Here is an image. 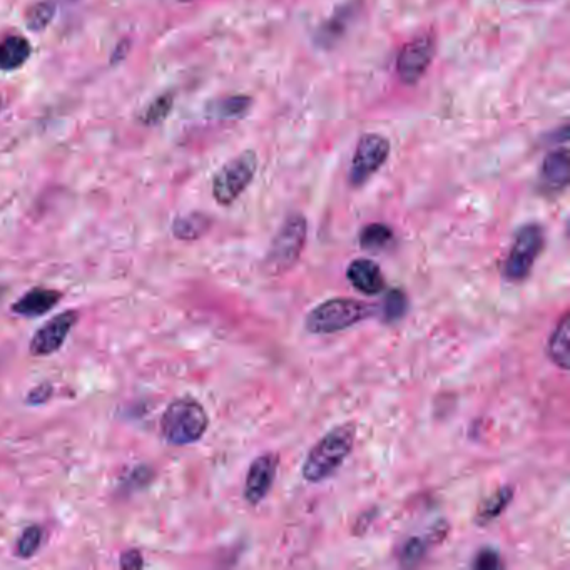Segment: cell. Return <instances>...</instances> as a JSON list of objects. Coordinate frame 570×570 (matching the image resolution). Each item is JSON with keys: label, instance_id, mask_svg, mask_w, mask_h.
I'll list each match as a JSON object with an SVG mask.
<instances>
[{"label": "cell", "instance_id": "obj_1", "mask_svg": "<svg viewBox=\"0 0 570 570\" xmlns=\"http://www.w3.org/2000/svg\"><path fill=\"white\" fill-rule=\"evenodd\" d=\"M355 438H357V427L352 422L338 425L325 433V437H321L316 445H313L310 453L306 455L305 464L301 467V474L306 482L318 484L330 479L331 475L335 474L350 457L355 447Z\"/></svg>", "mask_w": 570, "mask_h": 570}, {"label": "cell", "instance_id": "obj_2", "mask_svg": "<svg viewBox=\"0 0 570 570\" xmlns=\"http://www.w3.org/2000/svg\"><path fill=\"white\" fill-rule=\"evenodd\" d=\"M208 427V413L198 400L191 397L169 403L161 417V435L169 445L176 447L199 442Z\"/></svg>", "mask_w": 570, "mask_h": 570}, {"label": "cell", "instance_id": "obj_3", "mask_svg": "<svg viewBox=\"0 0 570 570\" xmlns=\"http://www.w3.org/2000/svg\"><path fill=\"white\" fill-rule=\"evenodd\" d=\"M375 313V306L352 298H333L316 306L306 316V330L315 335H331L348 330Z\"/></svg>", "mask_w": 570, "mask_h": 570}, {"label": "cell", "instance_id": "obj_4", "mask_svg": "<svg viewBox=\"0 0 570 570\" xmlns=\"http://www.w3.org/2000/svg\"><path fill=\"white\" fill-rule=\"evenodd\" d=\"M308 223L303 214H290L281 224L271 243L265 258V270L268 275L281 276L290 271L300 260L306 243Z\"/></svg>", "mask_w": 570, "mask_h": 570}, {"label": "cell", "instance_id": "obj_5", "mask_svg": "<svg viewBox=\"0 0 570 570\" xmlns=\"http://www.w3.org/2000/svg\"><path fill=\"white\" fill-rule=\"evenodd\" d=\"M545 236L540 224L529 223L522 226L514 243L510 248L509 256L504 263L505 280L510 283H522L529 278L534 270L535 261L544 250Z\"/></svg>", "mask_w": 570, "mask_h": 570}, {"label": "cell", "instance_id": "obj_6", "mask_svg": "<svg viewBox=\"0 0 570 570\" xmlns=\"http://www.w3.org/2000/svg\"><path fill=\"white\" fill-rule=\"evenodd\" d=\"M258 158L253 151H245L224 164L213 179V198L221 206H230L245 193L255 179Z\"/></svg>", "mask_w": 570, "mask_h": 570}, {"label": "cell", "instance_id": "obj_7", "mask_svg": "<svg viewBox=\"0 0 570 570\" xmlns=\"http://www.w3.org/2000/svg\"><path fill=\"white\" fill-rule=\"evenodd\" d=\"M390 156V141L382 134H363L358 141L350 166V184L360 188L382 169Z\"/></svg>", "mask_w": 570, "mask_h": 570}, {"label": "cell", "instance_id": "obj_8", "mask_svg": "<svg viewBox=\"0 0 570 570\" xmlns=\"http://www.w3.org/2000/svg\"><path fill=\"white\" fill-rule=\"evenodd\" d=\"M77 321H79V313L74 310L62 311L46 321L32 336L31 347H29L32 357H49L57 350H61L72 328L77 325Z\"/></svg>", "mask_w": 570, "mask_h": 570}, {"label": "cell", "instance_id": "obj_9", "mask_svg": "<svg viewBox=\"0 0 570 570\" xmlns=\"http://www.w3.org/2000/svg\"><path fill=\"white\" fill-rule=\"evenodd\" d=\"M435 57V39L422 36L408 42L397 59V74L403 84H417Z\"/></svg>", "mask_w": 570, "mask_h": 570}, {"label": "cell", "instance_id": "obj_10", "mask_svg": "<svg viewBox=\"0 0 570 570\" xmlns=\"http://www.w3.org/2000/svg\"><path fill=\"white\" fill-rule=\"evenodd\" d=\"M280 467V457L268 452L253 460L245 482V499L250 505H258L268 497L275 484Z\"/></svg>", "mask_w": 570, "mask_h": 570}, {"label": "cell", "instance_id": "obj_11", "mask_svg": "<svg viewBox=\"0 0 570 570\" xmlns=\"http://www.w3.org/2000/svg\"><path fill=\"white\" fill-rule=\"evenodd\" d=\"M347 278L350 285L363 295H380L385 290V278H383L380 266L372 260H355L350 263L347 270Z\"/></svg>", "mask_w": 570, "mask_h": 570}, {"label": "cell", "instance_id": "obj_12", "mask_svg": "<svg viewBox=\"0 0 570 570\" xmlns=\"http://www.w3.org/2000/svg\"><path fill=\"white\" fill-rule=\"evenodd\" d=\"M61 300V291L52 288H32L12 305V311L26 318H39L54 310Z\"/></svg>", "mask_w": 570, "mask_h": 570}, {"label": "cell", "instance_id": "obj_13", "mask_svg": "<svg viewBox=\"0 0 570 570\" xmlns=\"http://www.w3.org/2000/svg\"><path fill=\"white\" fill-rule=\"evenodd\" d=\"M570 163L567 149H555L545 156L540 166V181L550 191H562L569 186Z\"/></svg>", "mask_w": 570, "mask_h": 570}, {"label": "cell", "instance_id": "obj_14", "mask_svg": "<svg viewBox=\"0 0 570 570\" xmlns=\"http://www.w3.org/2000/svg\"><path fill=\"white\" fill-rule=\"evenodd\" d=\"M32 54V47L26 37L9 36L0 42V71L21 69Z\"/></svg>", "mask_w": 570, "mask_h": 570}, {"label": "cell", "instance_id": "obj_15", "mask_svg": "<svg viewBox=\"0 0 570 570\" xmlns=\"http://www.w3.org/2000/svg\"><path fill=\"white\" fill-rule=\"evenodd\" d=\"M569 321L570 316L565 313V315L560 318L557 326H555L554 333L550 336L549 345H547L550 360H552L557 367L562 368L564 372H567L570 368Z\"/></svg>", "mask_w": 570, "mask_h": 570}, {"label": "cell", "instance_id": "obj_16", "mask_svg": "<svg viewBox=\"0 0 570 570\" xmlns=\"http://www.w3.org/2000/svg\"><path fill=\"white\" fill-rule=\"evenodd\" d=\"M211 219L203 213H191L174 219L173 235L178 240L194 241L208 233Z\"/></svg>", "mask_w": 570, "mask_h": 570}, {"label": "cell", "instance_id": "obj_17", "mask_svg": "<svg viewBox=\"0 0 570 570\" xmlns=\"http://www.w3.org/2000/svg\"><path fill=\"white\" fill-rule=\"evenodd\" d=\"M251 104L253 101L250 96L224 97L211 104L208 112L213 118L221 119V121H238L250 112Z\"/></svg>", "mask_w": 570, "mask_h": 570}, {"label": "cell", "instance_id": "obj_18", "mask_svg": "<svg viewBox=\"0 0 570 570\" xmlns=\"http://www.w3.org/2000/svg\"><path fill=\"white\" fill-rule=\"evenodd\" d=\"M512 499H514V490L510 489V487L497 490L490 499L485 500L479 512H477V524H492L494 520L499 519L500 515L504 514Z\"/></svg>", "mask_w": 570, "mask_h": 570}, {"label": "cell", "instance_id": "obj_19", "mask_svg": "<svg viewBox=\"0 0 570 570\" xmlns=\"http://www.w3.org/2000/svg\"><path fill=\"white\" fill-rule=\"evenodd\" d=\"M392 240V228L383 223L368 224L360 233V246L367 251H382Z\"/></svg>", "mask_w": 570, "mask_h": 570}, {"label": "cell", "instance_id": "obj_20", "mask_svg": "<svg viewBox=\"0 0 570 570\" xmlns=\"http://www.w3.org/2000/svg\"><path fill=\"white\" fill-rule=\"evenodd\" d=\"M44 539V530L39 525H31L22 532L17 540L16 554L21 559H31L39 552Z\"/></svg>", "mask_w": 570, "mask_h": 570}, {"label": "cell", "instance_id": "obj_21", "mask_svg": "<svg viewBox=\"0 0 570 570\" xmlns=\"http://www.w3.org/2000/svg\"><path fill=\"white\" fill-rule=\"evenodd\" d=\"M173 104L174 97L171 96V94H164V96L158 97V99L151 102L148 109L144 111L143 116H141V121H143L144 124H149V126L163 123L164 119L168 118L171 109H173Z\"/></svg>", "mask_w": 570, "mask_h": 570}, {"label": "cell", "instance_id": "obj_22", "mask_svg": "<svg viewBox=\"0 0 570 570\" xmlns=\"http://www.w3.org/2000/svg\"><path fill=\"white\" fill-rule=\"evenodd\" d=\"M56 7L51 2H39L27 12V26L34 32L44 31L54 19Z\"/></svg>", "mask_w": 570, "mask_h": 570}, {"label": "cell", "instance_id": "obj_23", "mask_svg": "<svg viewBox=\"0 0 570 570\" xmlns=\"http://www.w3.org/2000/svg\"><path fill=\"white\" fill-rule=\"evenodd\" d=\"M407 296L400 290H393L388 293L383 305V315L387 321H397L405 315L407 311Z\"/></svg>", "mask_w": 570, "mask_h": 570}, {"label": "cell", "instance_id": "obj_24", "mask_svg": "<svg viewBox=\"0 0 570 570\" xmlns=\"http://www.w3.org/2000/svg\"><path fill=\"white\" fill-rule=\"evenodd\" d=\"M350 16H341V14H336L331 21H328L326 26L320 29V41L325 42L326 46H330V41H333V37H340L347 27V19Z\"/></svg>", "mask_w": 570, "mask_h": 570}, {"label": "cell", "instance_id": "obj_25", "mask_svg": "<svg viewBox=\"0 0 570 570\" xmlns=\"http://www.w3.org/2000/svg\"><path fill=\"white\" fill-rule=\"evenodd\" d=\"M427 552V544L423 539H410L402 550L403 564H417L418 560L423 559V555Z\"/></svg>", "mask_w": 570, "mask_h": 570}, {"label": "cell", "instance_id": "obj_26", "mask_svg": "<svg viewBox=\"0 0 570 570\" xmlns=\"http://www.w3.org/2000/svg\"><path fill=\"white\" fill-rule=\"evenodd\" d=\"M502 565L504 564H502L499 554L492 549L480 550L479 555L474 560V567L482 570L500 569Z\"/></svg>", "mask_w": 570, "mask_h": 570}, {"label": "cell", "instance_id": "obj_27", "mask_svg": "<svg viewBox=\"0 0 570 570\" xmlns=\"http://www.w3.org/2000/svg\"><path fill=\"white\" fill-rule=\"evenodd\" d=\"M52 393H54V387H52L51 383H41V385H37L36 388H32L31 392H29L27 403L32 405V407H39V405L46 403L52 397Z\"/></svg>", "mask_w": 570, "mask_h": 570}, {"label": "cell", "instance_id": "obj_28", "mask_svg": "<svg viewBox=\"0 0 570 570\" xmlns=\"http://www.w3.org/2000/svg\"><path fill=\"white\" fill-rule=\"evenodd\" d=\"M121 567L128 570L143 569V555H141V552L136 549L124 552V554L121 555Z\"/></svg>", "mask_w": 570, "mask_h": 570}, {"label": "cell", "instance_id": "obj_29", "mask_svg": "<svg viewBox=\"0 0 570 570\" xmlns=\"http://www.w3.org/2000/svg\"><path fill=\"white\" fill-rule=\"evenodd\" d=\"M4 291H6V288H4V286H0V298L4 295Z\"/></svg>", "mask_w": 570, "mask_h": 570}, {"label": "cell", "instance_id": "obj_30", "mask_svg": "<svg viewBox=\"0 0 570 570\" xmlns=\"http://www.w3.org/2000/svg\"><path fill=\"white\" fill-rule=\"evenodd\" d=\"M0 109H2V99H0Z\"/></svg>", "mask_w": 570, "mask_h": 570}]
</instances>
